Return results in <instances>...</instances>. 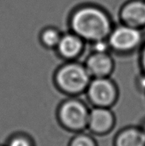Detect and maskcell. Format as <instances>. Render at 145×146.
Returning <instances> with one entry per match:
<instances>
[{
    "label": "cell",
    "instance_id": "obj_7",
    "mask_svg": "<svg viewBox=\"0 0 145 146\" xmlns=\"http://www.w3.org/2000/svg\"><path fill=\"white\" fill-rule=\"evenodd\" d=\"M84 66L91 78H109L114 69V61L109 52H93Z\"/></svg>",
    "mask_w": 145,
    "mask_h": 146
},
{
    "label": "cell",
    "instance_id": "obj_17",
    "mask_svg": "<svg viewBox=\"0 0 145 146\" xmlns=\"http://www.w3.org/2000/svg\"><path fill=\"white\" fill-rule=\"evenodd\" d=\"M0 146H3V145H0Z\"/></svg>",
    "mask_w": 145,
    "mask_h": 146
},
{
    "label": "cell",
    "instance_id": "obj_14",
    "mask_svg": "<svg viewBox=\"0 0 145 146\" xmlns=\"http://www.w3.org/2000/svg\"><path fill=\"white\" fill-rule=\"evenodd\" d=\"M94 52H108L110 48V45L107 39L92 42Z\"/></svg>",
    "mask_w": 145,
    "mask_h": 146
},
{
    "label": "cell",
    "instance_id": "obj_12",
    "mask_svg": "<svg viewBox=\"0 0 145 146\" xmlns=\"http://www.w3.org/2000/svg\"><path fill=\"white\" fill-rule=\"evenodd\" d=\"M69 146H98V145L90 134L79 132L72 138Z\"/></svg>",
    "mask_w": 145,
    "mask_h": 146
},
{
    "label": "cell",
    "instance_id": "obj_10",
    "mask_svg": "<svg viewBox=\"0 0 145 146\" xmlns=\"http://www.w3.org/2000/svg\"><path fill=\"white\" fill-rule=\"evenodd\" d=\"M114 146H145V135L140 127H128L116 134Z\"/></svg>",
    "mask_w": 145,
    "mask_h": 146
},
{
    "label": "cell",
    "instance_id": "obj_1",
    "mask_svg": "<svg viewBox=\"0 0 145 146\" xmlns=\"http://www.w3.org/2000/svg\"><path fill=\"white\" fill-rule=\"evenodd\" d=\"M71 31L83 41L95 42L107 39L113 30L112 23L102 9L92 6H82L72 13L70 19Z\"/></svg>",
    "mask_w": 145,
    "mask_h": 146
},
{
    "label": "cell",
    "instance_id": "obj_4",
    "mask_svg": "<svg viewBox=\"0 0 145 146\" xmlns=\"http://www.w3.org/2000/svg\"><path fill=\"white\" fill-rule=\"evenodd\" d=\"M86 92L90 102L98 107L110 108L118 98L117 88L109 78H93Z\"/></svg>",
    "mask_w": 145,
    "mask_h": 146
},
{
    "label": "cell",
    "instance_id": "obj_3",
    "mask_svg": "<svg viewBox=\"0 0 145 146\" xmlns=\"http://www.w3.org/2000/svg\"><path fill=\"white\" fill-rule=\"evenodd\" d=\"M90 110L77 98H69L59 106L57 116L60 124L73 132H82L87 127Z\"/></svg>",
    "mask_w": 145,
    "mask_h": 146
},
{
    "label": "cell",
    "instance_id": "obj_16",
    "mask_svg": "<svg viewBox=\"0 0 145 146\" xmlns=\"http://www.w3.org/2000/svg\"><path fill=\"white\" fill-rule=\"evenodd\" d=\"M140 129L142 130L143 133H144V135H145V120H144V122L142 123L141 127H140Z\"/></svg>",
    "mask_w": 145,
    "mask_h": 146
},
{
    "label": "cell",
    "instance_id": "obj_6",
    "mask_svg": "<svg viewBox=\"0 0 145 146\" xmlns=\"http://www.w3.org/2000/svg\"><path fill=\"white\" fill-rule=\"evenodd\" d=\"M115 123L116 117L110 108L95 106L89 113L87 128L94 134L103 135L113 130Z\"/></svg>",
    "mask_w": 145,
    "mask_h": 146
},
{
    "label": "cell",
    "instance_id": "obj_5",
    "mask_svg": "<svg viewBox=\"0 0 145 146\" xmlns=\"http://www.w3.org/2000/svg\"><path fill=\"white\" fill-rule=\"evenodd\" d=\"M142 38L140 29L122 24L113 29L107 40L111 48L119 52H129L139 46Z\"/></svg>",
    "mask_w": 145,
    "mask_h": 146
},
{
    "label": "cell",
    "instance_id": "obj_2",
    "mask_svg": "<svg viewBox=\"0 0 145 146\" xmlns=\"http://www.w3.org/2000/svg\"><path fill=\"white\" fill-rule=\"evenodd\" d=\"M91 77L85 66L74 61H68L57 69L54 81L59 91L69 96H77L85 92Z\"/></svg>",
    "mask_w": 145,
    "mask_h": 146
},
{
    "label": "cell",
    "instance_id": "obj_15",
    "mask_svg": "<svg viewBox=\"0 0 145 146\" xmlns=\"http://www.w3.org/2000/svg\"><path fill=\"white\" fill-rule=\"evenodd\" d=\"M140 63H141V66L143 70V74L145 75V46L144 47L140 56Z\"/></svg>",
    "mask_w": 145,
    "mask_h": 146
},
{
    "label": "cell",
    "instance_id": "obj_9",
    "mask_svg": "<svg viewBox=\"0 0 145 146\" xmlns=\"http://www.w3.org/2000/svg\"><path fill=\"white\" fill-rule=\"evenodd\" d=\"M123 24L141 29L145 26V1L132 0L126 3L120 11Z\"/></svg>",
    "mask_w": 145,
    "mask_h": 146
},
{
    "label": "cell",
    "instance_id": "obj_13",
    "mask_svg": "<svg viewBox=\"0 0 145 146\" xmlns=\"http://www.w3.org/2000/svg\"><path fill=\"white\" fill-rule=\"evenodd\" d=\"M6 146H34V144L29 136L17 134L9 138Z\"/></svg>",
    "mask_w": 145,
    "mask_h": 146
},
{
    "label": "cell",
    "instance_id": "obj_11",
    "mask_svg": "<svg viewBox=\"0 0 145 146\" xmlns=\"http://www.w3.org/2000/svg\"><path fill=\"white\" fill-rule=\"evenodd\" d=\"M62 34L55 27H47L41 31L39 35L40 42L44 48L48 49L56 48Z\"/></svg>",
    "mask_w": 145,
    "mask_h": 146
},
{
    "label": "cell",
    "instance_id": "obj_8",
    "mask_svg": "<svg viewBox=\"0 0 145 146\" xmlns=\"http://www.w3.org/2000/svg\"><path fill=\"white\" fill-rule=\"evenodd\" d=\"M84 48V41L73 31L62 34L57 45V53L63 60L73 61L80 56Z\"/></svg>",
    "mask_w": 145,
    "mask_h": 146
}]
</instances>
